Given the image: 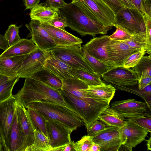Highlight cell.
<instances>
[{
    "mask_svg": "<svg viewBox=\"0 0 151 151\" xmlns=\"http://www.w3.org/2000/svg\"><path fill=\"white\" fill-rule=\"evenodd\" d=\"M48 52L49 56L44 68L62 80L76 78L74 76L75 69L57 57L51 50Z\"/></svg>",
    "mask_w": 151,
    "mask_h": 151,
    "instance_id": "18",
    "label": "cell"
},
{
    "mask_svg": "<svg viewBox=\"0 0 151 151\" xmlns=\"http://www.w3.org/2000/svg\"><path fill=\"white\" fill-rule=\"evenodd\" d=\"M47 23L55 27L64 30H65V27H67L65 20L60 14L58 17Z\"/></svg>",
    "mask_w": 151,
    "mask_h": 151,
    "instance_id": "46",
    "label": "cell"
},
{
    "mask_svg": "<svg viewBox=\"0 0 151 151\" xmlns=\"http://www.w3.org/2000/svg\"><path fill=\"white\" fill-rule=\"evenodd\" d=\"M106 127H112L119 128L123 126L127 120L120 113L110 106L105 109L98 119Z\"/></svg>",
    "mask_w": 151,
    "mask_h": 151,
    "instance_id": "25",
    "label": "cell"
},
{
    "mask_svg": "<svg viewBox=\"0 0 151 151\" xmlns=\"http://www.w3.org/2000/svg\"><path fill=\"white\" fill-rule=\"evenodd\" d=\"M74 76L76 78L83 82L88 86L105 84L101 79V76L97 74H93L83 70L75 69Z\"/></svg>",
    "mask_w": 151,
    "mask_h": 151,
    "instance_id": "31",
    "label": "cell"
},
{
    "mask_svg": "<svg viewBox=\"0 0 151 151\" xmlns=\"http://www.w3.org/2000/svg\"><path fill=\"white\" fill-rule=\"evenodd\" d=\"M45 116L50 151H63L71 142L73 131L61 122Z\"/></svg>",
    "mask_w": 151,
    "mask_h": 151,
    "instance_id": "7",
    "label": "cell"
},
{
    "mask_svg": "<svg viewBox=\"0 0 151 151\" xmlns=\"http://www.w3.org/2000/svg\"><path fill=\"white\" fill-rule=\"evenodd\" d=\"M101 0L110 8L115 15L125 7L118 0Z\"/></svg>",
    "mask_w": 151,
    "mask_h": 151,
    "instance_id": "45",
    "label": "cell"
},
{
    "mask_svg": "<svg viewBox=\"0 0 151 151\" xmlns=\"http://www.w3.org/2000/svg\"><path fill=\"white\" fill-rule=\"evenodd\" d=\"M13 96L24 107L29 103L44 100L68 107L60 90L30 78L25 79L23 87Z\"/></svg>",
    "mask_w": 151,
    "mask_h": 151,
    "instance_id": "2",
    "label": "cell"
},
{
    "mask_svg": "<svg viewBox=\"0 0 151 151\" xmlns=\"http://www.w3.org/2000/svg\"><path fill=\"white\" fill-rule=\"evenodd\" d=\"M96 143L100 147V151H118L122 145L118 131Z\"/></svg>",
    "mask_w": 151,
    "mask_h": 151,
    "instance_id": "28",
    "label": "cell"
},
{
    "mask_svg": "<svg viewBox=\"0 0 151 151\" xmlns=\"http://www.w3.org/2000/svg\"><path fill=\"white\" fill-rule=\"evenodd\" d=\"M16 111L20 127V135L18 151H31L34 141L36 129L27 110L18 103Z\"/></svg>",
    "mask_w": 151,
    "mask_h": 151,
    "instance_id": "8",
    "label": "cell"
},
{
    "mask_svg": "<svg viewBox=\"0 0 151 151\" xmlns=\"http://www.w3.org/2000/svg\"><path fill=\"white\" fill-rule=\"evenodd\" d=\"M106 126L102 122L98 120L95 121L87 129V135L90 136H93L100 131L104 129Z\"/></svg>",
    "mask_w": 151,
    "mask_h": 151,
    "instance_id": "44",
    "label": "cell"
},
{
    "mask_svg": "<svg viewBox=\"0 0 151 151\" xmlns=\"http://www.w3.org/2000/svg\"><path fill=\"white\" fill-rule=\"evenodd\" d=\"M151 0H145L142 4L144 13L151 17Z\"/></svg>",
    "mask_w": 151,
    "mask_h": 151,
    "instance_id": "49",
    "label": "cell"
},
{
    "mask_svg": "<svg viewBox=\"0 0 151 151\" xmlns=\"http://www.w3.org/2000/svg\"><path fill=\"white\" fill-rule=\"evenodd\" d=\"M75 151H88L93 143V137L87 135L83 136L81 139L75 142L72 141Z\"/></svg>",
    "mask_w": 151,
    "mask_h": 151,
    "instance_id": "39",
    "label": "cell"
},
{
    "mask_svg": "<svg viewBox=\"0 0 151 151\" xmlns=\"http://www.w3.org/2000/svg\"><path fill=\"white\" fill-rule=\"evenodd\" d=\"M80 52L83 56L94 72L101 77L102 75L113 68L111 66L101 62L92 56L82 47Z\"/></svg>",
    "mask_w": 151,
    "mask_h": 151,
    "instance_id": "27",
    "label": "cell"
},
{
    "mask_svg": "<svg viewBox=\"0 0 151 151\" xmlns=\"http://www.w3.org/2000/svg\"><path fill=\"white\" fill-rule=\"evenodd\" d=\"M62 81V86L60 90L81 98L86 99H91L86 91L88 86L82 81L75 78L63 80Z\"/></svg>",
    "mask_w": 151,
    "mask_h": 151,
    "instance_id": "24",
    "label": "cell"
},
{
    "mask_svg": "<svg viewBox=\"0 0 151 151\" xmlns=\"http://www.w3.org/2000/svg\"><path fill=\"white\" fill-rule=\"evenodd\" d=\"M29 54L0 58V75L10 79L18 76L17 70Z\"/></svg>",
    "mask_w": 151,
    "mask_h": 151,
    "instance_id": "21",
    "label": "cell"
},
{
    "mask_svg": "<svg viewBox=\"0 0 151 151\" xmlns=\"http://www.w3.org/2000/svg\"><path fill=\"white\" fill-rule=\"evenodd\" d=\"M37 110L63 124L73 131L84 125L80 116L68 106L47 100L33 102L25 107Z\"/></svg>",
    "mask_w": 151,
    "mask_h": 151,
    "instance_id": "3",
    "label": "cell"
},
{
    "mask_svg": "<svg viewBox=\"0 0 151 151\" xmlns=\"http://www.w3.org/2000/svg\"><path fill=\"white\" fill-rule=\"evenodd\" d=\"M23 0L25 9H31L37 5L40 1V0Z\"/></svg>",
    "mask_w": 151,
    "mask_h": 151,
    "instance_id": "50",
    "label": "cell"
},
{
    "mask_svg": "<svg viewBox=\"0 0 151 151\" xmlns=\"http://www.w3.org/2000/svg\"><path fill=\"white\" fill-rule=\"evenodd\" d=\"M45 3L47 6L57 9L67 4L63 0H46Z\"/></svg>",
    "mask_w": 151,
    "mask_h": 151,
    "instance_id": "47",
    "label": "cell"
},
{
    "mask_svg": "<svg viewBox=\"0 0 151 151\" xmlns=\"http://www.w3.org/2000/svg\"><path fill=\"white\" fill-rule=\"evenodd\" d=\"M25 26L29 32L27 37H31L37 47L48 51L56 47L54 40L39 21L31 20Z\"/></svg>",
    "mask_w": 151,
    "mask_h": 151,
    "instance_id": "12",
    "label": "cell"
},
{
    "mask_svg": "<svg viewBox=\"0 0 151 151\" xmlns=\"http://www.w3.org/2000/svg\"><path fill=\"white\" fill-rule=\"evenodd\" d=\"M20 135V125L17 118L16 109L10 132V151H18L19 145Z\"/></svg>",
    "mask_w": 151,
    "mask_h": 151,
    "instance_id": "30",
    "label": "cell"
},
{
    "mask_svg": "<svg viewBox=\"0 0 151 151\" xmlns=\"http://www.w3.org/2000/svg\"><path fill=\"white\" fill-rule=\"evenodd\" d=\"M116 25L124 28L132 35L146 32L143 14L136 8L122 9L115 15L114 26Z\"/></svg>",
    "mask_w": 151,
    "mask_h": 151,
    "instance_id": "5",
    "label": "cell"
},
{
    "mask_svg": "<svg viewBox=\"0 0 151 151\" xmlns=\"http://www.w3.org/2000/svg\"><path fill=\"white\" fill-rule=\"evenodd\" d=\"M21 26H17L15 24H11L9 26L4 35L9 47L21 39L19 34V29Z\"/></svg>",
    "mask_w": 151,
    "mask_h": 151,
    "instance_id": "36",
    "label": "cell"
},
{
    "mask_svg": "<svg viewBox=\"0 0 151 151\" xmlns=\"http://www.w3.org/2000/svg\"><path fill=\"white\" fill-rule=\"evenodd\" d=\"M138 88L139 90L143 89L151 84V77L148 76L141 78L138 80Z\"/></svg>",
    "mask_w": 151,
    "mask_h": 151,
    "instance_id": "48",
    "label": "cell"
},
{
    "mask_svg": "<svg viewBox=\"0 0 151 151\" xmlns=\"http://www.w3.org/2000/svg\"><path fill=\"white\" fill-rule=\"evenodd\" d=\"M118 130L122 145L128 148L130 150H132L133 148L145 140V137L148 132L128 120L123 126L118 128Z\"/></svg>",
    "mask_w": 151,
    "mask_h": 151,
    "instance_id": "10",
    "label": "cell"
},
{
    "mask_svg": "<svg viewBox=\"0 0 151 151\" xmlns=\"http://www.w3.org/2000/svg\"><path fill=\"white\" fill-rule=\"evenodd\" d=\"M130 121L147 131L151 132V117L150 115L146 113L145 114L128 118Z\"/></svg>",
    "mask_w": 151,
    "mask_h": 151,
    "instance_id": "38",
    "label": "cell"
},
{
    "mask_svg": "<svg viewBox=\"0 0 151 151\" xmlns=\"http://www.w3.org/2000/svg\"><path fill=\"white\" fill-rule=\"evenodd\" d=\"M79 0H72V1L71 2L72 3H74L78 1Z\"/></svg>",
    "mask_w": 151,
    "mask_h": 151,
    "instance_id": "58",
    "label": "cell"
},
{
    "mask_svg": "<svg viewBox=\"0 0 151 151\" xmlns=\"http://www.w3.org/2000/svg\"><path fill=\"white\" fill-rule=\"evenodd\" d=\"M37 47L31 38L22 39L9 47L0 55V58L27 55L35 50Z\"/></svg>",
    "mask_w": 151,
    "mask_h": 151,
    "instance_id": "22",
    "label": "cell"
},
{
    "mask_svg": "<svg viewBox=\"0 0 151 151\" xmlns=\"http://www.w3.org/2000/svg\"><path fill=\"white\" fill-rule=\"evenodd\" d=\"M131 69L137 74L138 80L142 77H151V55L143 56L139 63Z\"/></svg>",
    "mask_w": 151,
    "mask_h": 151,
    "instance_id": "32",
    "label": "cell"
},
{
    "mask_svg": "<svg viewBox=\"0 0 151 151\" xmlns=\"http://www.w3.org/2000/svg\"><path fill=\"white\" fill-rule=\"evenodd\" d=\"M81 47V44L56 47L50 50L57 57L73 68L96 74L81 54L80 50Z\"/></svg>",
    "mask_w": 151,
    "mask_h": 151,
    "instance_id": "6",
    "label": "cell"
},
{
    "mask_svg": "<svg viewBox=\"0 0 151 151\" xmlns=\"http://www.w3.org/2000/svg\"><path fill=\"white\" fill-rule=\"evenodd\" d=\"M147 142L146 143V145L147 147V150H151V137H150L149 138L148 140H147Z\"/></svg>",
    "mask_w": 151,
    "mask_h": 151,
    "instance_id": "57",
    "label": "cell"
},
{
    "mask_svg": "<svg viewBox=\"0 0 151 151\" xmlns=\"http://www.w3.org/2000/svg\"><path fill=\"white\" fill-rule=\"evenodd\" d=\"M143 15L146 29V45L145 50L150 55H151V17L145 13H143Z\"/></svg>",
    "mask_w": 151,
    "mask_h": 151,
    "instance_id": "40",
    "label": "cell"
},
{
    "mask_svg": "<svg viewBox=\"0 0 151 151\" xmlns=\"http://www.w3.org/2000/svg\"><path fill=\"white\" fill-rule=\"evenodd\" d=\"M110 40L108 35L94 37L82 47L100 61L114 68L109 61L107 52V47Z\"/></svg>",
    "mask_w": 151,
    "mask_h": 151,
    "instance_id": "16",
    "label": "cell"
},
{
    "mask_svg": "<svg viewBox=\"0 0 151 151\" xmlns=\"http://www.w3.org/2000/svg\"><path fill=\"white\" fill-rule=\"evenodd\" d=\"M75 151L72 141L69 144L66 145L63 150V151Z\"/></svg>",
    "mask_w": 151,
    "mask_h": 151,
    "instance_id": "55",
    "label": "cell"
},
{
    "mask_svg": "<svg viewBox=\"0 0 151 151\" xmlns=\"http://www.w3.org/2000/svg\"><path fill=\"white\" fill-rule=\"evenodd\" d=\"M100 145L98 144L93 142L88 151H100Z\"/></svg>",
    "mask_w": 151,
    "mask_h": 151,
    "instance_id": "54",
    "label": "cell"
},
{
    "mask_svg": "<svg viewBox=\"0 0 151 151\" xmlns=\"http://www.w3.org/2000/svg\"><path fill=\"white\" fill-rule=\"evenodd\" d=\"M141 49L131 47L123 41L110 39L107 47L109 61L114 67L123 66L130 56Z\"/></svg>",
    "mask_w": 151,
    "mask_h": 151,
    "instance_id": "13",
    "label": "cell"
},
{
    "mask_svg": "<svg viewBox=\"0 0 151 151\" xmlns=\"http://www.w3.org/2000/svg\"><path fill=\"white\" fill-rule=\"evenodd\" d=\"M145 52V49H143L133 54L126 60L123 66L128 68L134 67L144 56Z\"/></svg>",
    "mask_w": 151,
    "mask_h": 151,
    "instance_id": "41",
    "label": "cell"
},
{
    "mask_svg": "<svg viewBox=\"0 0 151 151\" xmlns=\"http://www.w3.org/2000/svg\"><path fill=\"white\" fill-rule=\"evenodd\" d=\"M90 97L96 102L109 104L115 92V88L111 84L90 86L86 90Z\"/></svg>",
    "mask_w": 151,
    "mask_h": 151,
    "instance_id": "20",
    "label": "cell"
},
{
    "mask_svg": "<svg viewBox=\"0 0 151 151\" xmlns=\"http://www.w3.org/2000/svg\"><path fill=\"white\" fill-rule=\"evenodd\" d=\"M59 14L65 20L67 27L82 37H93L98 34H106L112 27H105L81 0L67 4L57 9Z\"/></svg>",
    "mask_w": 151,
    "mask_h": 151,
    "instance_id": "1",
    "label": "cell"
},
{
    "mask_svg": "<svg viewBox=\"0 0 151 151\" xmlns=\"http://www.w3.org/2000/svg\"><path fill=\"white\" fill-rule=\"evenodd\" d=\"M9 46L5 40L4 35L0 34V49L4 51L7 49Z\"/></svg>",
    "mask_w": 151,
    "mask_h": 151,
    "instance_id": "52",
    "label": "cell"
},
{
    "mask_svg": "<svg viewBox=\"0 0 151 151\" xmlns=\"http://www.w3.org/2000/svg\"><path fill=\"white\" fill-rule=\"evenodd\" d=\"M101 77L106 82L117 86H134L138 82L137 74L131 69L123 66L112 68Z\"/></svg>",
    "mask_w": 151,
    "mask_h": 151,
    "instance_id": "11",
    "label": "cell"
},
{
    "mask_svg": "<svg viewBox=\"0 0 151 151\" xmlns=\"http://www.w3.org/2000/svg\"><path fill=\"white\" fill-rule=\"evenodd\" d=\"M125 7L134 8H135L129 0H118Z\"/></svg>",
    "mask_w": 151,
    "mask_h": 151,
    "instance_id": "53",
    "label": "cell"
},
{
    "mask_svg": "<svg viewBox=\"0 0 151 151\" xmlns=\"http://www.w3.org/2000/svg\"><path fill=\"white\" fill-rule=\"evenodd\" d=\"M68 107L77 114L82 119L86 129L98 120L102 112L110 106L107 103H100L93 99H84L60 90Z\"/></svg>",
    "mask_w": 151,
    "mask_h": 151,
    "instance_id": "4",
    "label": "cell"
},
{
    "mask_svg": "<svg viewBox=\"0 0 151 151\" xmlns=\"http://www.w3.org/2000/svg\"><path fill=\"white\" fill-rule=\"evenodd\" d=\"M34 141L31 151H49L51 149L47 137L38 128L34 131Z\"/></svg>",
    "mask_w": 151,
    "mask_h": 151,
    "instance_id": "29",
    "label": "cell"
},
{
    "mask_svg": "<svg viewBox=\"0 0 151 151\" xmlns=\"http://www.w3.org/2000/svg\"><path fill=\"white\" fill-rule=\"evenodd\" d=\"M49 56L48 51L38 47L29 53L16 71L19 78H29L35 73L43 68Z\"/></svg>",
    "mask_w": 151,
    "mask_h": 151,
    "instance_id": "9",
    "label": "cell"
},
{
    "mask_svg": "<svg viewBox=\"0 0 151 151\" xmlns=\"http://www.w3.org/2000/svg\"><path fill=\"white\" fill-rule=\"evenodd\" d=\"M145 0H129L134 7L142 14L144 13L142 6L143 2Z\"/></svg>",
    "mask_w": 151,
    "mask_h": 151,
    "instance_id": "51",
    "label": "cell"
},
{
    "mask_svg": "<svg viewBox=\"0 0 151 151\" xmlns=\"http://www.w3.org/2000/svg\"><path fill=\"white\" fill-rule=\"evenodd\" d=\"M105 27L114 26L115 15L101 0H81Z\"/></svg>",
    "mask_w": 151,
    "mask_h": 151,
    "instance_id": "17",
    "label": "cell"
},
{
    "mask_svg": "<svg viewBox=\"0 0 151 151\" xmlns=\"http://www.w3.org/2000/svg\"><path fill=\"white\" fill-rule=\"evenodd\" d=\"M118 128L112 127H109L94 134L93 137V142L97 143L105 138L114 134L118 130Z\"/></svg>",
    "mask_w": 151,
    "mask_h": 151,
    "instance_id": "43",
    "label": "cell"
},
{
    "mask_svg": "<svg viewBox=\"0 0 151 151\" xmlns=\"http://www.w3.org/2000/svg\"><path fill=\"white\" fill-rule=\"evenodd\" d=\"M111 107L128 119L143 115L147 113L148 108L150 109L145 101H137L132 99L114 101Z\"/></svg>",
    "mask_w": 151,
    "mask_h": 151,
    "instance_id": "15",
    "label": "cell"
},
{
    "mask_svg": "<svg viewBox=\"0 0 151 151\" xmlns=\"http://www.w3.org/2000/svg\"><path fill=\"white\" fill-rule=\"evenodd\" d=\"M9 78L5 76L0 75V85L10 80Z\"/></svg>",
    "mask_w": 151,
    "mask_h": 151,
    "instance_id": "56",
    "label": "cell"
},
{
    "mask_svg": "<svg viewBox=\"0 0 151 151\" xmlns=\"http://www.w3.org/2000/svg\"><path fill=\"white\" fill-rule=\"evenodd\" d=\"M27 109L35 128H38L48 137L45 116L35 110Z\"/></svg>",
    "mask_w": 151,
    "mask_h": 151,
    "instance_id": "34",
    "label": "cell"
},
{
    "mask_svg": "<svg viewBox=\"0 0 151 151\" xmlns=\"http://www.w3.org/2000/svg\"><path fill=\"white\" fill-rule=\"evenodd\" d=\"M116 30L114 33L109 36V38L112 40L119 41H124L130 39L132 35L124 28L118 25H116Z\"/></svg>",
    "mask_w": 151,
    "mask_h": 151,
    "instance_id": "42",
    "label": "cell"
},
{
    "mask_svg": "<svg viewBox=\"0 0 151 151\" xmlns=\"http://www.w3.org/2000/svg\"><path fill=\"white\" fill-rule=\"evenodd\" d=\"M59 15L57 9L47 6L45 3L38 4L31 9L29 14L31 20L41 23L49 22Z\"/></svg>",
    "mask_w": 151,
    "mask_h": 151,
    "instance_id": "23",
    "label": "cell"
},
{
    "mask_svg": "<svg viewBox=\"0 0 151 151\" xmlns=\"http://www.w3.org/2000/svg\"><path fill=\"white\" fill-rule=\"evenodd\" d=\"M145 32L133 34L128 40L123 41L129 46L137 49H144L146 45Z\"/></svg>",
    "mask_w": 151,
    "mask_h": 151,
    "instance_id": "37",
    "label": "cell"
},
{
    "mask_svg": "<svg viewBox=\"0 0 151 151\" xmlns=\"http://www.w3.org/2000/svg\"><path fill=\"white\" fill-rule=\"evenodd\" d=\"M115 88L121 90L131 93L141 97L148 104L150 109L151 86L149 85L141 90L132 88V86H124L113 85Z\"/></svg>",
    "mask_w": 151,
    "mask_h": 151,
    "instance_id": "33",
    "label": "cell"
},
{
    "mask_svg": "<svg viewBox=\"0 0 151 151\" xmlns=\"http://www.w3.org/2000/svg\"><path fill=\"white\" fill-rule=\"evenodd\" d=\"M17 102L13 95L0 102V124L6 145L9 150V134Z\"/></svg>",
    "mask_w": 151,
    "mask_h": 151,
    "instance_id": "14",
    "label": "cell"
},
{
    "mask_svg": "<svg viewBox=\"0 0 151 151\" xmlns=\"http://www.w3.org/2000/svg\"><path fill=\"white\" fill-rule=\"evenodd\" d=\"M19 78L18 76L14 77L0 85V102L13 95V89Z\"/></svg>",
    "mask_w": 151,
    "mask_h": 151,
    "instance_id": "35",
    "label": "cell"
},
{
    "mask_svg": "<svg viewBox=\"0 0 151 151\" xmlns=\"http://www.w3.org/2000/svg\"><path fill=\"white\" fill-rule=\"evenodd\" d=\"M55 42L56 47L69 46L80 44L82 40L65 30L55 27L47 22L41 23Z\"/></svg>",
    "mask_w": 151,
    "mask_h": 151,
    "instance_id": "19",
    "label": "cell"
},
{
    "mask_svg": "<svg viewBox=\"0 0 151 151\" xmlns=\"http://www.w3.org/2000/svg\"><path fill=\"white\" fill-rule=\"evenodd\" d=\"M30 78L56 89L60 90L62 87V80L44 68L34 73Z\"/></svg>",
    "mask_w": 151,
    "mask_h": 151,
    "instance_id": "26",
    "label": "cell"
}]
</instances>
